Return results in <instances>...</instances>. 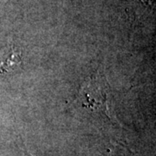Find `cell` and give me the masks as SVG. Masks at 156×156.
Listing matches in <instances>:
<instances>
[{
	"instance_id": "1",
	"label": "cell",
	"mask_w": 156,
	"mask_h": 156,
	"mask_svg": "<svg viewBox=\"0 0 156 156\" xmlns=\"http://www.w3.org/2000/svg\"><path fill=\"white\" fill-rule=\"evenodd\" d=\"M22 62V53L15 46H11L10 49L4 53L0 58V74L11 71Z\"/></svg>"
}]
</instances>
